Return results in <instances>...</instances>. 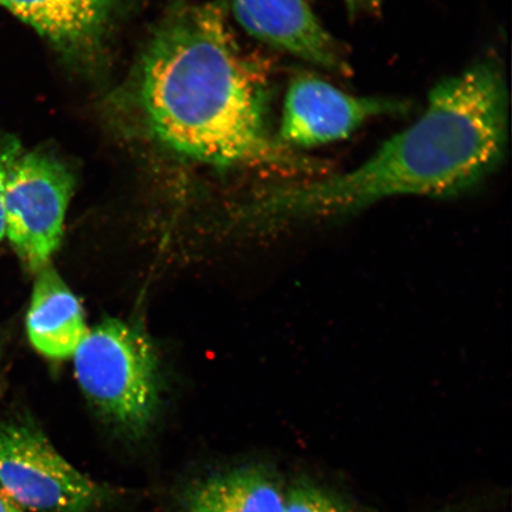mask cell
Listing matches in <instances>:
<instances>
[{
    "label": "cell",
    "instance_id": "cell-11",
    "mask_svg": "<svg viewBox=\"0 0 512 512\" xmlns=\"http://www.w3.org/2000/svg\"><path fill=\"white\" fill-rule=\"evenodd\" d=\"M23 147L18 140L0 130V242L5 239V213H4V188L6 177L9 175L12 164L19 155H21Z\"/></svg>",
    "mask_w": 512,
    "mask_h": 512
},
{
    "label": "cell",
    "instance_id": "cell-9",
    "mask_svg": "<svg viewBox=\"0 0 512 512\" xmlns=\"http://www.w3.org/2000/svg\"><path fill=\"white\" fill-rule=\"evenodd\" d=\"M286 495L265 467L242 466L198 479L184 491V512H284Z\"/></svg>",
    "mask_w": 512,
    "mask_h": 512
},
{
    "label": "cell",
    "instance_id": "cell-6",
    "mask_svg": "<svg viewBox=\"0 0 512 512\" xmlns=\"http://www.w3.org/2000/svg\"><path fill=\"white\" fill-rule=\"evenodd\" d=\"M408 107L399 99L351 95L315 76L300 75L288 86L277 140L288 150L336 143L368 121L406 113Z\"/></svg>",
    "mask_w": 512,
    "mask_h": 512
},
{
    "label": "cell",
    "instance_id": "cell-1",
    "mask_svg": "<svg viewBox=\"0 0 512 512\" xmlns=\"http://www.w3.org/2000/svg\"><path fill=\"white\" fill-rule=\"evenodd\" d=\"M509 137L503 68L480 60L438 83L421 117L343 174L278 188L262 209L280 223L341 219L396 196L463 194L502 163Z\"/></svg>",
    "mask_w": 512,
    "mask_h": 512
},
{
    "label": "cell",
    "instance_id": "cell-13",
    "mask_svg": "<svg viewBox=\"0 0 512 512\" xmlns=\"http://www.w3.org/2000/svg\"><path fill=\"white\" fill-rule=\"evenodd\" d=\"M0 512H27L22 508H19L18 505L11 501V499L6 496L2 489H0Z\"/></svg>",
    "mask_w": 512,
    "mask_h": 512
},
{
    "label": "cell",
    "instance_id": "cell-4",
    "mask_svg": "<svg viewBox=\"0 0 512 512\" xmlns=\"http://www.w3.org/2000/svg\"><path fill=\"white\" fill-rule=\"evenodd\" d=\"M0 489L27 512H95L111 496L29 418L0 420Z\"/></svg>",
    "mask_w": 512,
    "mask_h": 512
},
{
    "label": "cell",
    "instance_id": "cell-7",
    "mask_svg": "<svg viewBox=\"0 0 512 512\" xmlns=\"http://www.w3.org/2000/svg\"><path fill=\"white\" fill-rule=\"evenodd\" d=\"M249 34L326 72L351 74L342 44L324 27L307 0H226Z\"/></svg>",
    "mask_w": 512,
    "mask_h": 512
},
{
    "label": "cell",
    "instance_id": "cell-14",
    "mask_svg": "<svg viewBox=\"0 0 512 512\" xmlns=\"http://www.w3.org/2000/svg\"><path fill=\"white\" fill-rule=\"evenodd\" d=\"M4 347H5V337H4L3 332H0V361H2Z\"/></svg>",
    "mask_w": 512,
    "mask_h": 512
},
{
    "label": "cell",
    "instance_id": "cell-3",
    "mask_svg": "<svg viewBox=\"0 0 512 512\" xmlns=\"http://www.w3.org/2000/svg\"><path fill=\"white\" fill-rule=\"evenodd\" d=\"M75 374L102 418L130 438L150 430L159 407L158 364L142 332L108 318L88 334L74 354Z\"/></svg>",
    "mask_w": 512,
    "mask_h": 512
},
{
    "label": "cell",
    "instance_id": "cell-5",
    "mask_svg": "<svg viewBox=\"0 0 512 512\" xmlns=\"http://www.w3.org/2000/svg\"><path fill=\"white\" fill-rule=\"evenodd\" d=\"M74 190L66 164L48 152L22 151L4 188L5 238L29 271L49 265L59 248Z\"/></svg>",
    "mask_w": 512,
    "mask_h": 512
},
{
    "label": "cell",
    "instance_id": "cell-10",
    "mask_svg": "<svg viewBox=\"0 0 512 512\" xmlns=\"http://www.w3.org/2000/svg\"><path fill=\"white\" fill-rule=\"evenodd\" d=\"M284 512H350L334 496L318 486L300 482L286 496Z\"/></svg>",
    "mask_w": 512,
    "mask_h": 512
},
{
    "label": "cell",
    "instance_id": "cell-8",
    "mask_svg": "<svg viewBox=\"0 0 512 512\" xmlns=\"http://www.w3.org/2000/svg\"><path fill=\"white\" fill-rule=\"evenodd\" d=\"M27 332L32 347L51 360L74 356L88 334L78 298L50 265L37 272Z\"/></svg>",
    "mask_w": 512,
    "mask_h": 512
},
{
    "label": "cell",
    "instance_id": "cell-12",
    "mask_svg": "<svg viewBox=\"0 0 512 512\" xmlns=\"http://www.w3.org/2000/svg\"><path fill=\"white\" fill-rule=\"evenodd\" d=\"M351 17L375 14L382 8L384 0H343Z\"/></svg>",
    "mask_w": 512,
    "mask_h": 512
},
{
    "label": "cell",
    "instance_id": "cell-2",
    "mask_svg": "<svg viewBox=\"0 0 512 512\" xmlns=\"http://www.w3.org/2000/svg\"><path fill=\"white\" fill-rule=\"evenodd\" d=\"M138 96L152 133L184 156L294 175L323 169L272 138L264 92L214 5L184 6L166 19L145 51Z\"/></svg>",
    "mask_w": 512,
    "mask_h": 512
}]
</instances>
